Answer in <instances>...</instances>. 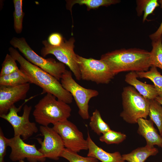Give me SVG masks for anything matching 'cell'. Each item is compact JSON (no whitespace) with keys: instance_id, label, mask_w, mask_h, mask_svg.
<instances>
[{"instance_id":"30bf717a","label":"cell","mask_w":162,"mask_h":162,"mask_svg":"<svg viewBox=\"0 0 162 162\" xmlns=\"http://www.w3.org/2000/svg\"><path fill=\"white\" fill-rule=\"evenodd\" d=\"M53 124L52 128L61 137L65 148L77 153L88 150L87 140L74 124L67 119Z\"/></svg>"},{"instance_id":"1f68e13d","label":"cell","mask_w":162,"mask_h":162,"mask_svg":"<svg viewBox=\"0 0 162 162\" xmlns=\"http://www.w3.org/2000/svg\"><path fill=\"white\" fill-rule=\"evenodd\" d=\"M155 99L158 101L161 105H162V98L159 96L156 97Z\"/></svg>"},{"instance_id":"83f0119b","label":"cell","mask_w":162,"mask_h":162,"mask_svg":"<svg viewBox=\"0 0 162 162\" xmlns=\"http://www.w3.org/2000/svg\"><path fill=\"white\" fill-rule=\"evenodd\" d=\"M16 61L11 55L7 54L2 64L0 76L10 74L18 70Z\"/></svg>"},{"instance_id":"ba28073f","label":"cell","mask_w":162,"mask_h":162,"mask_svg":"<svg viewBox=\"0 0 162 162\" xmlns=\"http://www.w3.org/2000/svg\"><path fill=\"white\" fill-rule=\"evenodd\" d=\"M75 40L73 37L68 40L64 38L62 44L58 46L51 45L47 40H44L42 43L44 46L41 50L43 57L52 54L61 62L66 65L74 74L76 79L80 80V74L77 62V54L74 51Z\"/></svg>"},{"instance_id":"e575fe53","label":"cell","mask_w":162,"mask_h":162,"mask_svg":"<svg viewBox=\"0 0 162 162\" xmlns=\"http://www.w3.org/2000/svg\"></svg>"},{"instance_id":"6da1fadb","label":"cell","mask_w":162,"mask_h":162,"mask_svg":"<svg viewBox=\"0 0 162 162\" xmlns=\"http://www.w3.org/2000/svg\"><path fill=\"white\" fill-rule=\"evenodd\" d=\"M10 54L20 64V69L28 77L29 83L34 84L43 89V93H50L58 100L67 104L71 103L73 97L64 89L56 78L40 68L32 64L12 47L8 49Z\"/></svg>"},{"instance_id":"9c48e42d","label":"cell","mask_w":162,"mask_h":162,"mask_svg":"<svg viewBox=\"0 0 162 162\" xmlns=\"http://www.w3.org/2000/svg\"><path fill=\"white\" fill-rule=\"evenodd\" d=\"M21 106L17 108L15 105L9 110L8 113L0 115L12 125L14 131V136H21L23 140H26L34 134L38 132V128L34 122H30L29 117L32 109L31 106L25 104L23 107V113L19 116L18 113L21 110Z\"/></svg>"},{"instance_id":"7402d4cb","label":"cell","mask_w":162,"mask_h":162,"mask_svg":"<svg viewBox=\"0 0 162 162\" xmlns=\"http://www.w3.org/2000/svg\"><path fill=\"white\" fill-rule=\"evenodd\" d=\"M150 119L158 128L161 136L162 134V106L155 99L150 100L148 115Z\"/></svg>"},{"instance_id":"cb8c5ba5","label":"cell","mask_w":162,"mask_h":162,"mask_svg":"<svg viewBox=\"0 0 162 162\" xmlns=\"http://www.w3.org/2000/svg\"><path fill=\"white\" fill-rule=\"evenodd\" d=\"M152 49L150 52L152 66L158 67L162 70V36L152 40Z\"/></svg>"},{"instance_id":"44dd1931","label":"cell","mask_w":162,"mask_h":162,"mask_svg":"<svg viewBox=\"0 0 162 162\" xmlns=\"http://www.w3.org/2000/svg\"><path fill=\"white\" fill-rule=\"evenodd\" d=\"M89 125L92 130L99 135L111 130L109 125L103 120L100 112L97 109L90 117Z\"/></svg>"},{"instance_id":"5b68a950","label":"cell","mask_w":162,"mask_h":162,"mask_svg":"<svg viewBox=\"0 0 162 162\" xmlns=\"http://www.w3.org/2000/svg\"><path fill=\"white\" fill-rule=\"evenodd\" d=\"M10 44L18 48L28 62L47 72L59 81L65 70V64L52 58H45L38 55L31 48L23 37H14Z\"/></svg>"},{"instance_id":"8992f818","label":"cell","mask_w":162,"mask_h":162,"mask_svg":"<svg viewBox=\"0 0 162 162\" xmlns=\"http://www.w3.org/2000/svg\"><path fill=\"white\" fill-rule=\"evenodd\" d=\"M77 62L82 80L107 84L115 76L109 66L100 59L86 58L77 54Z\"/></svg>"},{"instance_id":"f546056e","label":"cell","mask_w":162,"mask_h":162,"mask_svg":"<svg viewBox=\"0 0 162 162\" xmlns=\"http://www.w3.org/2000/svg\"><path fill=\"white\" fill-rule=\"evenodd\" d=\"M64 38L58 33H53L50 34L48 39V41L51 45L54 46H58L62 42Z\"/></svg>"},{"instance_id":"9a60e30c","label":"cell","mask_w":162,"mask_h":162,"mask_svg":"<svg viewBox=\"0 0 162 162\" xmlns=\"http://www.w3.org/2000/svg\"><path fill=\"white\" fill-rule=\"evenodd\" d=\"M86 140L88 150L87 156L95 158L101 162H125L119 152L109 153L98 146L91 139L88 131Z\"/></svg>"},{"instance_id":"52a82bcc","label":"cell","mask_w":162,"mask_h":162,"mask_svg":"<svg viewBox=\"0 0 162 162\" xmlns=\"http://www.w3.org/2000/svg\"><path fill=\"white\" fill-rule=\"evenodd\" d=\"M63 88L72 95L79 109L78 113L83 119L90 118L88 103L92 98L98 96L96 90L85 88L77 83L73 78L71 71L66 70L60 79Z\"/></svg>"},{"instance_id":"ac0fdd59","label":"cell","mask_w":162,"mask_h":162,"mask_svg":"<svg viewBox=\"0 0 162 162\" xmlns=\"http://www.w3.org/2000/svg\"><path fill=\"white\" fill-rule=\"evenodd\" d=\"M66 7L72 14V8L74 4H78L80 5L86 6L88 11L92 9L98 8L100 6H108L112 4L119 3L118 0H66Z\"/></svg>"},{"instance_id":"484cf974","label":"cell","mask_w":162,"mask_h":162,"mask_svg":"<svg viewBox=\"0 0 162 162\" xmlns=\"http://www.w3.org/2000/svg\"><path fill=\"white\" fill-rule=\"evenodd\" d=\"M126 137L125 134L111 130L100 136L99 140L107 144H118L124 140Z\"/></svg>"},{"instance_id":"e0dca14e","label":"cell","mask_w":162,"mask_h":162,"mask_svg":"<svg viewBox=\"0 0 162 162\" xmlns=\"http://www.w3.org/2000/svg\"><path fill=\"white\" fill-rule=\"evenodd\" d=\"M158 152V149L154 146L146 145L122 155L124 160L128 162H145L148 157L155 156Z\"/></svg>"},{"instance_id":"d6a6232c","label":"cell","mask_w":162,"mask_h":162,"mask_svg":"<svg viewBox=\"0 0 162 162\" xmlns=\"http://www.w3.org/2000/svg\"><path fill=\"white\" fill-rule=\"evenodd\" d=\"M19 162H26L24 161L23 160H21L19 161Z\"/></svg>"},{"instance_id":"2e32d148","label":"cell","mask_w":162,"mask_h":162,"mask_svg":"<svg viewBox=\"0 0 162 162\" xmlns=\"http://www.w3.org/2000/svg\"><path fill=\"white\" fill-rule=\"evenodd\" d=\"M137 78L136 72H130L126 75L125 81L134 87L142 96L149 100L154 99L158 96L154 85L143 82L138 80Z\"/></svg>"},{"instance_id":"7c38bea8","label":"cell","mask_w":162,"mask_h":162,"mask_svg":"<svg viewBox=\"0 0 162 162\" xmlns=\"http://www.w3.org/2000/svg\"><path fill=\"white\" fill-rule=\"evenodd\" d=\"M39 130L44 137L42 142L38 141L41 145L39 151L46 158L58 160L65 148L64 143L59 134L53 128L41 125Z\"/></svg>"},{"instance_id":"ffe728a7","label":"cell","mask_w":162,"mask_h":162,"mask_svg":"<svg viewBox=\"0 0 162 162\" xmlns=\"http://www.w3.org/2000/svg\"><path fill=\"white\" fill-rule=\"evenodd\" d=\"M136 73L138 78L148 79L152 81L158 96L162 98V75L158 70L156 67L152 66L149 70Z\"/></svg>"},{"instance_id":"4316f807","label":"cell","mask_w":162,"mask_h":162,"mask_svg":"<svg viewBox=\"0 0 162 162\" xmlns=\"http://www.w3.org/2000/svg\"><path fill=\"white\" fill-rule=\"evenodd\" d=\"M60 157L63 158L69 162H99L98 160L91 157H84L73 152L65 148L62 153Z\"/></svg>"},{"instance_id":"d4e9b609","label":"cell","mask_w":162,"mask_h":162,"mask_svg":"<svg viewBox=\"0 0 162 162\" xmlns=\"http://www.w3.org/2000/svg\"><path fill=\"white\" fill-rule=\"evenodd\" d=\"M14 7L13 12L14 28L16 32L20 33L22 29V22L25 13L22 9V1L13 0Z\"/></svg>"},{"instance_id":"d6986e66","label":"cell","mask_w":162,"mask_h":162,"mask_svg":"<svg viewBox=\"0 0 162 162\" xmlns=\"http://www.w3.org/2000/svg\"><path fill=\"white\" fill-rule=\"evenodd\" d=\"M29 80L20 69L8 75L0 76V85L14 86L27 83Z\"/></svg>"},{"instance_id":"836d02e7","label":"cell","mask_w":162,"mask_h":162,"mask_svg":"<svg viewBox=\"0 0 162 162\" xmlns=\"http://www.w3.org/2000/svg\"><path fill=\"white\" fill-rule=\"evenodd\" d=\"M161 136H162V135H161Z\"/></svg>"},{"instance_id":"4dcf8cb0","label":"cell","mask_w":162,"mask_h":162,"mask_svg":"<svg viewBox=\"0 0 162 162\" xmlns=\"http://www.w3.org/2000/svg\"><path fill=\"white\" fill-rule=\"evenodd\" d=\"M159 4H160L161 8H162V0H158ZM162 36V22L157 29L154 33L150 34L149 38L152 40H155L158 39Z\"/></svg>"},{"instance_id":"8fae6325","label":"cell","mask_w":162,"mask_h":162,"mask_svg":"<svg viewBox=\"0 0 162 162\" xmlns=\"http://www.w3.org/2000/svg\"><path fill=\"white\" fill-rule=\"evenodd\" d=\"M8 146L11 149L9 156L13 161H20L26 158L29 162H44L46 158L37 148L35 144L25 142L20 136L8 139Z\"/></svg>"},{"instance_id":"4fadbf2b","label":"cell","mask_w":162,"mask_h":162,"mask_svg":"<svg viewBox=\"0 0 162 162\" xmlns=\"http://www.w3.org/2000/svg\"><path fill=\"white\" fill-rule=\"evenodd\" d=\"M30 84L14 86L0 85V115L7 114L15 103L26 98Z\"/></svg>"},{"instance_id":"603a6c76","label":"cell","mask_w":162,"mask_h":162,"mask_svg":"<svg viewBox=\"0 0 162 162\" xmlns=\"http://www.w3.org/2000/svg\"><path fill=\"white\" fill-rule=\"evenodd\" d=\"M136 11L138 16H140L144 12L143 22L146 19L147 17L153 13L155 9L159 6L157 0H138L136 1Z\"/></svg>"},{"instance_id":"5bb4252c","label":"cell","mask_w":162,"mask_h":162,"mask_svg":"<svg viewBox=\"0 0 162 162\" xmlns=\"http://www.w3.org/2000/svg\"><path fill=\"white\" fill-rule=\"evenodd\" d=\"M153 123L150 119H139L137 132L145 139L146 145L151 146L157 145L162 148V136L158 133Z\"/></svg>"},{"instance_id":"3957f363","label":"cell","mask_w":162,"mask_h":162,"mask_svg":"<svg viewBox=\"0 0 162 162\" xmlns=\"http://www.w3.org/2000/svg\"><path fill=\"white\" fill-rule=\"evenodd\" d=\"M56 98L53 94L47 93L35 105L33 115L36 122L48 126L50 124L67 120L70 117V107Z\"/></svg>"},{"instance_id":"277c9868","label":"cell","mask_w":162,"mask_h":162,"mask_svg":"<svg viewBox=\"0 0 162 162\" xmlns=\"http://www.w3.org/2000/svg\"><path fill=\"white\" fill-rule=\"evenodd\" d=\"M123 110L120 116L130 124L137 123L140 118L148 115L150 100L140 94L131 86L124 87L122 93Z\"/></svg>"},{"instance_id":"f1b7e54d","label":"cell","mask_w":162,"mask_h":162,"mask_svg":"<svg viewBox=\"0 0 162 162\" xmlns=\"http://www.w3.org/2000/svg\"><path fill=\"white\" fill-rule=\"evenodd\" d=\"M8 138L4 136L2 130L0 128V162H4V157L5 156L7 148L8 146Z\"/></svg>"},{"instance_id":"7a4b0ae2","label":"cell","mask_w":162,"mask_h":162,"mask_svg":"<svg viewBox=\"0 0 162 162\" xmlns=\"http://www.w3.org/2000/svg\"><path fill=\"white\" fill-rule=\"evenodd\" d=\"M150 52L140 49H122L102 55L100 59L110 67L114 74L126 71L141 72L152 67Z\"/></svg>"}]
</instances>
